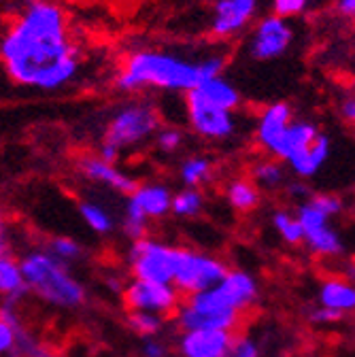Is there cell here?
Listing matches in <instances>:
<instances>
[{"mask_svg":"<svg viewBox=\"0 0 355 357\" xmlns=\"http://www.w3.org/2000/svg\"><path fill=\"white\" fill-rule=\"evenodd\" d=\"M0 64L17 87L58 92L70 85L83 56L64 7L56 0L22 7L0 34Z\"/></svg>","mask_w":355,"mask_h":357,"instance_id":"obj_1","label":"cell"},{"mask_svg":"<svg viewBox=\"0 0 355 357\" xmlns=\"http://www.w3.org/2000/svg\"><path fill=\"white\" fill-rule=\"evenodd\" d=\"M228 56L204 52L188 56L164 47H139L130 52L115 73V89L121 94H141L147 89L168 94H188L200 83L224 75Z\"/></svg>","mask_w":355,"mask_h":357,"instance_id":"obj_2","label":"cell"},{"mask_svg":"<svg viewBox=\"0 0 355 357\" xmlns=\"http://www.w3.org/2000/svg\"><path fill=\"white\" fill-rule=\"evenodd\" d=\"M28 294L58 310H79L87 302V287L73 268L43 247L28 249L20 257Z\"/></svg>","mask_w":355,"mask_h":357,"instance_id":"obj_3","label":"cell"},{"mask_svg":"<svg viewBox=\"0 0 355 357\" xmlns=\"http://www.w3.org/2000/svg\"><path fill=\"white\" fill-rule=\"evenodd\" d=\"M160 126L162 115L151 100H126L109 113L96 153L103 160L117 164L126 151L139 149L149 143Z\"/></svg>","mask_w":355,"mask_h":357,"instance_id":"obj_4","label":"cell"},{"mask_svg":"<svg viewBox=\"0 0 355 357\" xmlns=\"http://www.w3.org/2000/svg\"><path fill=\"white\" fill-rule=\"evenodd\" d=\"M259 300V283L257 279L243 271V268H228L219 283L211 289L188 296L183 302L200 312H239L253 308Z\"/></svg>","mask_w":355,"mask_h":357,"instance_id":"obj_5","label":"cell"},{"mask_svg":"<svg viewBox=\"0 0 355 357\" xmlns=\"http://www.w3.org/2000/svg\"><path fill=\"white\" fill-rule=\"evenodd\" d=\"M226 273L228 264L209 251H200L194 247H176L174 251L172 285L183 298L211 289L215 283L224 279Z\"/></svg>","mask_w":355,"mask_h":357,"instance_id":"obj_6","label":"cell"},{"mask_svg":"<svg viewBox=\"0 0 355 357\" xmlns=\"http://www.w3.org/2000/svg\"><path fill=\"white\" fill-rule=\"evenodd\" d=\"M174 245L145 236L141 241L130 243L126 251V266L132 279L172 283L174 273Z\"/></svg>","mask_w":355,"mask_h":357,"instance_id":"obj_7","label":"cell"},{"mask_svg":"<svg viewBox=\"0 0 355 357\" xmlns=\"http://www.w3.org/2000/svg\"><path fill=\"white\" fill-rule=\"evenodd\" d=\"M186 119L190 130L196 137L213 143H224L230 141L236 130H239V119L236 111H228L211 105L202 96H198L194 89L186 94Z\"/></svg>","mask_w":355,"mask_h":357,"instance_id":"obj_8","label":"cell"},{"mask_svg":"<svg viewBox=\"0 0 355 357\" xmlns=\"http://www.w3.org/2000/svg\"><path fill=\"white\" fill-rule=\"evenodd\" d=\"M296 40L294 26L277 15H264L253 24L247 38V54L255 62H275L283 58Z\"/></svg>","mask_w":355,"mask_h":357,"instance_id":"obj_9","label":"cell"},{"mask_svg":"<svg viewBox=\"0 0 355 357\" xmlns=\"http://www.w3.org/2000/svg\"><path fill=\"white\" fill-rule=\"evenodd\" d=\"M259 11V0H215L209 34L215 40H230L247 32Z\"/></svg>","mask_w":355,"mask_h":357,"instance_id":"obj_10","label":"cell"},{"mask_svg":"<svg viewBox=\"0 0 355 357\" xmlns=\"http://www.w3.org/2000/svg\"><path fill=\"white\" fill-rule=\"evenodd\" d=\"M121 296L130 310H147L162 317L172 315L183 300V296L174 289L172 283H156L141 279H130Z\"/></svg>","mask_w":355,"mask_h":357,"instance_id":"obj_11","label":"cell"},{"mask_svg":"<svg viewBox=\"0 0 355 357\" xmlns=\"http://www.w3.org/2000/svg\"><path fill=\"white\" fill-rule=\"evenodd\" d=\"M77 172L87 183L107 188V190H111L115 194H123V196H128L139 185V181L130 172L121 170L113 162L103 160L98 153H83L77 160Z\"/></svg>","mask_w":355,"mask_h":357,"instance_id":"obj_12","label":"cell"},{"mask_svg":"<svg viewBox=\"0 0 355 357\" xmlns=\"http://www.w3.org/2000/svg\"><path fill=\"white\" fill-rule=\"evenodd\" d=\"M232 334L224 330H188L176 338L181 357H226Z\"/></svg>","mask_w":355,"mask_h":357,"instance_id":"obj_13","label":"cell"},{"mask_svg":"<svg viewBox=\"0 0 355 357\" xmlns=\"http://www.w3.org/2000/svg\"><path fill=\"white\" fill-rule=\"evenodd\" d=\"M172 317H174V326L181 332H188V330H224V332L234 334L241 326L239 312H200V310L192 308L190 304H186L183 300L172 312Z\"/></svg>","mask_w":355,"mask_h":357,"instance_id":"obj_14","label":"cell"},{"mask_svg":"<svg viewBox=\"0 0 355 357\" xmlns=\"http://www.w3.org/2000/svg\"><path fill=\"white\" fill-rule=\"evenodd\" d=\"M294 109L289 102H271L266 105L259 115H257V121H255V141L257 145L266 151L271 153V149L277 145V141L283 137V132L287 130V126L292 123L294 119Z\"/></svg>","mask_w":355,"mask_h":357,"instance_id":"obj_15","label":"cell"},{"mask_svg":"<svg viewBox=\"0 0 355 357\" xmlns=\"http://www.w3.org/2000/svg\"><path fill=\"white\" fill-rule=\"evenodd\" d=\"M172 194L174 192L170 190L168 183L143 181L126 196V200L135 204L149 221H160L170 215Z\"/></svg>","mask_w":355,"mask_h":357,"instance_id":"obj_16","label":"cell"},{"mask_svg":"<svg viewBox=\"0 0 355 357\" xmlns=\"http://www.w3.org/2000/svg\"><path fill=\"white\" fill-rule=\"evenodd\" d=\"M319 126L310 119H292V123L287 126V130L283 132V137L277 141V145L271 149V158L279 160V162H289L292 158H296L298 153H302L310 143H313L319 137Z\"/></svg>","mask_w":355,"mask_h":357,"instance_id":"obj_17","label":"cell"},{"mask_svg":"<svg viewBox=\"0 0 355 357\" xmlns=\"http://www.w3.org/2000/svg\"><path fill=\"white\" fill-rule=\"evenodd\" d=\"M330 153H332V139L328 134L319 132V137L302 153H298L296 158L285 162V166L289 168V172L298 178V181H308V178L319 174V170L326 166Z\"/></svg>","mask_w":355,"mask_h":357,"instance_id":"obj_18","label":"cell"},{"mask_svg":"<svg viewBox=\"0 0 355 357\" xmlns=\"http://www.w3.org/2000/svg\"><path fill=\"white\" fill-rule=\"evenodd\" d=\"M194 92L198 96H202L204 100H209L215 107L228 109V111H239L243 105V96L239 92V87L224 75L213 77L204 83H200Z\"/></svg>","mask_w":355,"mask_h":357,"instance_id":"obj_19","label":"cell"},{"mask_svg":"<svg viewBox=\"0 0 355 357\" xmlns=\"http://www.w3.org/2000/svg\"><path fill=\"white\" fill-rule=\"evenodd\" d=\"M317 300L319 306L347 315L355 310V285L347 279H328L319 285Z\"/></svg>","mask_w":355,"mask_h":357,"instance_id":"obj_20","label":"cell"},{"mask_svg":"<svg viewBox=\"0 0 355 357\" xmlns=\"http://www.w3.org/2000/svg\"><path fill=\"white\" fill-rule=\"evenodd\" d=\"M28 289L24 283L22 266L15 255H0V298L3 302L20 304Z\"/></svg>","mask_w":355,"mask_h":357,"instance_id":"obj_21","label":"cell"},{"mask_svg":"<svg viewBox=\"0 0 355 357\" xmlns=\"http://www.w3.org/2000/svg\"><path fill=\"white\" fill-rule=\"evenodd\" d=\"M79 215H81V221L85 223V226L98 236H109L117 228V219H115L113 211L98 200H92V198L81 200L79 202Z\"/></svg>","mask_w":355,"mask_h":357,"instance_id":"obj_22","label":"cell"},{"mask_svg":"<svg viewBox=\"0 0 355 357\" xmlns=\"http://www.w3.org/2000/svg\"><path fill=\"white\" fill-rule=\"evenodd\" d=\"M302 243L306 245L308 251H313L315 255H322V257H336L345 251V243H342L340 234L330 226V223L304 230Z\"/></svg>","mask_w":355,"mask_h":357,"instance_id":"obj_23","label":"cell"},{"mask_svg":"<svg viewBox=\"0 0 355 357\" xmlns=\"http://www.w3.org/2000/svg\"><path fill=\"white\" fill-rule=\"evenodd\" d=\"M249 178L259 190L275 192V190L285 185L287 170H285V164L275 160V158H262V160L251 164Z\"/></svg>","mask_w":355,"mask_h":357,"instance_id":"obj_24","label":"cell"},{"mask_svg":"<svg viewBox=\"0 0 355 357\" xmlns=\"http://www.w3.org/2000/svg\"><path fill=\"white\" fill-rule=\"evenodd\" d=\"M226 200L239 213H249L259 206L262 190L247 176H236L226 185Z\"/></svg>","mask_w":355,"mask_h":357,"instance_id":"obj_25","label":"cell"},{"mask_svg":"<svg viewBox=\"0 0 355 357\" xmlns=\"http://www.w3.org/2000/svg\"><path fill=\"white\" fill-rule=\"evenodd\" d=\"M215 166L206 155H188L179 164V181L183 188H202L213 178Z\"/></svg>","mask_w":355,"mask_h":357,"instance_id":"obj_26","label":"cell"},{"mask_svg":"<svg viewBox=\"0 0 355 357\" xmlns=\"http://www.w3.org/2000/svg\"><path fill=\"white\" fill-rule=\"evenodd\" d=\"M206 208V196L198 188H181L179 192L172 194L170 215L176 219H196Z\"/></svg>","mask_w":355,"mask_h":357,"instance_id":"obj_27","label":"cell"},{"mask_svg":"<svg viewBox=\"0 0 355 357\" xmlns=\"http://www.w3.org/2000/svg\"><path fill=\"white\" fill-rule=\"evenodd\" d=\"M126 326L139 338H158L166 330V317L147 310H130L126 317Z\"/></svg>","mask_w":355,"mask_h":357,"instance_id":"obj_28","label":"cell"},{"mask_svg":"<svg viewBox=\"0 0 355 357\" xmlns=\"http://www.w3.org/2000/svg\"><path fill=\"white\" fill-rule=\"evenodd\" d=\"M7 357H58V355L47 342H43L36 334H32L26 326H22L17 328L15 349Z\"/></svg>","mask_w":355,"mask_h":357,"instance_id":"obj_29","label":"cell"},{"mask_svg":"<svg viewBox=\"0 0 355 357\" xmlns=\"http://www.w3.org/2000/svg\"><path fill=\"white\" fill-rule=\"evenodd\" d=\"M149 219L132 204L126 200L123 204V213H121V223H119V230L121 234L130 241V243H135V241H141L145 236H149Z\"/></svg>","mask_w":355,"mask_h":357,"instance_id":"obj_30","label":"cell"},{"mask_svg":"<svg viewBox=\"0 0 355 357\" xmlns=\"http://www.w3.org/2000/svg\"><path fill=\"white\" fill-rule=\"evenodd\" d=\"M271 221H273V228L277 230V234L281 236L283 243H287V245H300L302 243L304 232H302L300 221L296 219V215L292 211L277 208V211H273Z\"/></svg>","mask_w":355,"mask_h":357,"instance_id":"obj_31","label":"cell"},{"mask_svg":"<svg viewBox=\"0 0 355 357\" xmlns=\"http://www.w3.org/2000/svg\"><path fill=\"white\" fill-rule=\"evenodd\" d=\"M43 249L50 251L56 259H60V261H64V264H68V266H73L75 261L83 259V255H85L83 245H81L77 238L64 236V234L52 236V238L45 243V247H43Z\"/></svg>","mask_w":355,"mask_h":357,"instance_id":"obj_32","label":"cell"},{"mask_svg":"<svg viewBox=\"0 0 355 357\" xmlns=\"http://www.w3.org/2000/svg\"><path fill=\"white\" fill-rule=\"evenodd\" d=\"M151 141L162 155H172L186 145V132L179 126H160Z\"/></svg>","mask_w":355,"mask_h":357,"instance_id":"obj_33","label":"cell"},{"mask_svg":"<svg viewBox=\"0 0 355 357\" xmlns=\"http://www.w3.org/2000/svg\"><path fill=\"white\" fill-rule=\"evenodd\" d=\"M226 357H262V347L253 336L234 332Z\"/></svg>","mask_w":355,"mask_h":357,"instance_id":"obj_34","label":"cell"},{"mask_svg":"<svg viewBox=\"0 0 355 357\" xmlns=\"http://www.w3.org/2000/svg\"><path fill=\"white\" fill-rule=\"evenodd\" d=\"M310 7V0H273L271 3V9H273V15L277 17H283V20H294V17H300L308 11Z\"/></svg>","mask_w":355,"mask_h":357,"instance_id":"obj_35","label":"cell"},{"mask_svg":"<svg viewBox=\"0 0 355 357\" xmlns=\"http://www.w3.org/2000/svg\"><path fill=\"white\" fill-rule=\"evenodd\" d=\"M345 315L336 310H330V308H324V306H315L313 310H308V321L313 326H332V324H338Z\"/></svg>","mask_w":355,"mask_h":357,"instance_id":"obj_36","label":"cell"},{"mask_svg":"<svg viewBox=\"0 0 355 357\" xmlns=\"http://www.w3.org/2000/svg\"><path fill=\"white\" fill-rule=\"evenodd\" d=\"M0 255H15V232L7 217L0 219Z\"/></svg>","mask_w":355,"mask_h":357,"instance_id":"obj_37","label":"cell"},{"mask_svg":"<svg viewBox=\"0 0 355 357\" xmlns=\"http://www.w3.org/2000/svg\"><path fill=\"white\" fill-rule=\"evenodd\" d=\"M17 328L0 317V355H9L15 349Z\"/></svg>","mask_w":355,"mask_h":357,"instance_id":"obj_38","label":"cell"},{"mask_svg":"<svg viewBox=\"0 0 355 357\" xmlns=\"http://www.w3.org/2000/svg\"><path fill=\"white\" fill-rule=\"evenodd\" d=\"M141 355L143 357H168V344L158 336V338H145L141 344Z\"/></svg>","mask_w":355,"mask_h":357,"instance_id":"obj_39","label":"cell"},{"mask_svg":"<svg viewBox=\"0 0 355 357\" xmlns=\"http://www.w3.org/2000/svg\"><path fill=\"white\" fill-rule=\"evenodd\" d=\"M103 283H105V287H107L111 294H123V289H126V281H123L121 275H117V273H107L105 279H103Z\"/></svg>","mask_w":355,"mask_h":357,"instance_id":"obj_40","label":"cell"},{"mask_svg":"<svg viewBox=\"0 0 355 357\" xmlns=\"http://www.w3.org/2000/svg\"><path fill=\"white\" fill-rule=\"evenodd\" d=\"M340 117H342L347 123L355 126V94L347 96V98L340 102Z\"/></svg>","mask_w":355,"mask_h":357,"instance_id":"obj_41","label":"cell"},{"mask_svg":"<svg viewBox=\"0 0 355 357\" xmlns=\"http://www.w3.org/2000/svg\"><path fill=\"white\" fill-rule=\"evenodd\" d=\"M334 9L345 20H355V0H334Z\"/></svg>","mask_w":355,"mask_h":357,"instance_id":"obj_42","label":"cell"},{"mask_svg":"<svg viewBox=\"0 0 355 357\" xmlns=\"http://www.w3.org/2000/svg\"><path fill=\"white\" fill-rule=\"evenodd\" d=\"M287 196L292 200H296V202H304L310 196V192H308V188L304 183H289L287 185Z\"/></svg>","mask_w":355,"mask_h":357,"instance_id":"obj_43","label":"cell"},{"mask_svg":"<svg viewBox=\"0 0 355 357\" xmlns=\"http://www.w3.org/2000/svg\"><path fill=\"white\" fill-rule=\"evenodd\" d=\"M22 7H28V5H36V3H47V0H17Z\"/></svg>","mask_w":355,"mask_h":357,"instance_id":"obj_44","label":"cell"},{"mask_svg":"<svg viewBox=\"0 0 355 357\" xmlns=\"http://www.w3.org/2000/svg\"><path fill=\"white\" fill-rule=\"evenodd\" d=\"M5 217V208H3V204H0V219Z\"/></svg>","mask_w":355,"mask_h":357,"instance_id":"obj_45","label":"cell"}]
</instances>
